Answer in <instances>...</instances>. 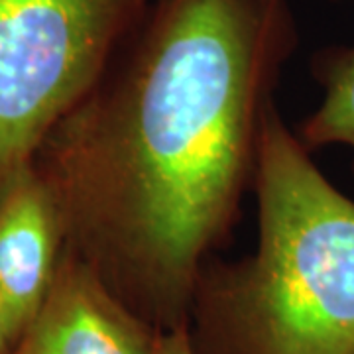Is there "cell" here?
<instances>
[{"label": "cell", "instance_id": "cell-3", "mask_svg": "<svg viewBox=\"0 0 354 354\" xmlns=\"http://www.w3.org/2000/svg\"><path fill=\"white\" fill-rule=\"evenodd\" d=\"M150 0H0V181L111 69Z\"/></svg>", "mask_w": 354, "mask_h": 354}, {"label": "cell", "instance_id": "cell-7", "mask_svg": "<svg viewBox=\"0 0 354 354\" xmlns=\"http://www.w3.org/2000/svg\"><path fill=\"white\" fill-rule=\"evenodd\" d=\"M153 354H195L193 344H191L189 329L179 327V329L160 333Z\"/></svg>", "mask_w": 354, "mask_h": 354}, {"label": "cell", "instance_id": "cell-9", "mask_svg": "<svg viewBox=\"0 0 354 354\" xmlns=\"http://www.w3.org/2000/svg\"><path fill=\"white\" fill-rule=\"evenodd\" d=\"M12 354H22V353H20V351H14V353Z\"/></svg>", "mask_w": 354, "mask_h": 354}, {"label": "cell", "instance_id": "cell-8", "mask_svg": "<svg viewBox=\"0 0 354 354\" xmlns=\"http://www.w3.org/2000/svg\"><path fill=\"white\" fill-rule=\"evenodd\" d=\"M22 339L20 330L14 323V317L0 293V354H12Z\"/></svg>", "mask_w": 354, "mask_h": 354}, {"label": "cell", "instance_id": "cell-6", "mask_svg": "<svg viewBox=\"0 0 354 354\" xmlns=\"http://www.w3.org/2000/svg\"><path fill=\"white\" fill-rule=\"evenodd\" d=\"M323 99L301 128L307 150L346 146L354 150V44L327 50L317 59Z\"/></svg>", "mask_w": 354, "mask_h": 354}, {"label": "cell", "instance_id": "cell-4", "mask_svg": "<svg viewBox=\"0 0 354 354\" xmlns=\"http://www.w3.org/2000/svg\"><path fill=\"white\" fill-rule=\"evenodd\" d=\"M160 330L128 309L64 246L51 288L16 351L22 354H153Z\"/></svg>", "mask_w": 354, "mask_h": 354}, {"label": "cell", "instance_id": "cell-2", "mask_svg": "<svg viewBox=\"0 0 354 354\" xmlns=\"http://www.w3.org/2000/svg\"><path fill=\"white\" fill-rule=\"evenodd\" d=\"M258 246L203 270L189 313L195 354H354V201L274 106L254 171Z\"/></svg>", "mask_w": 354, "mask_h": 354}, {"label": "cell", "instance_id": "cell-5", "mask_svg": "<svg viewBox=\"0 0 354 354\" xmlns=\"http://www.w3.org/2000/svg\"><path fill=\"white\" fill-rule=\"evenodd\" d=\"M62 216L34 160L0 181V293L24 337L55 278Z\"/></svg>", "mask_w": 354, "mask_h": 354}, {"label": "cell", "instance_id": "cell-1", "mask_svg": "<svg viewBox=\"0 0 354 354\" xmlns=\"http://www.w3.org/2000/svg\"><path fill=\"white\" fill-rule=\"evenodd\" d=\"M295 41L286 0H158L34 156L65 248L160 333L189 323Z\"/></svg>", "mask_w": 354, "mask_h": 354}]
</instances>
